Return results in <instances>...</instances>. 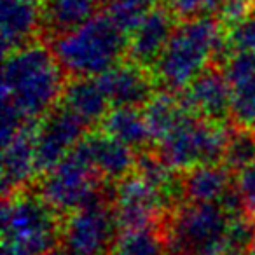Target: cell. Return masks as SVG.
Returning <instances> with one entry per match:
<instances>
[{
	"label": "cell",
	"instance_id": "obj_1",
	"mask_svg": "<svg viewBox=\"0 0 255 255\" xmlns=\"http://www.w3.org/2000/svg\"><path fill=\"white\" fill-rule=\"evenodd\" d=\"M65 88L63 68L49 47L33 42L5 54L2 103L11 105L28 123L53 112Z\"/></svg>",
	"mask_w": 255,
	"mask_h": 255
},
{
	"label": "cell",
	"instance_id": "obj_2",
	"mask_svg": "<svg viewBox=\"0 0 255 255\" xmlns=\"http://www.w3.org/2000/svg\"><path fill=\"white\" fill-rule=\"evenodd\" d=\"M224 39L220 26L210 16L184 19L175 32L164 53L154 67V74L166 91H184L194 82L217 54L222 51Z\"/></svg>",
	"mask_w": 255,
	"mask_h": 255
},
{
	"label": "cell",
	"instance_id": "obj_3",
	"mask_svg": "<svg viewBox=\"0 0 255 255\" xmlns=\"http://www.w3.org/2000/svg\"><path fill=\"white\" fill-rule=\"evenodd\" d=\"M53 53L63 72L74 79H98L123 61L128 53V35L107 14L86 25L56 35Z\"/></svg>",
	"mask_w": 255,
	"mask_h": 255
},
{
	"label": "cell",
	"instance_id": "obj_4",
	"mask_svg": "<svg viewBox=\"0 0 255 255\" xmlns=\"http://www.w3.org/2000/svg\"><path fill=\"white\" fill-rule=\"evenodd\" d=\"M231 219L219 203H187L171 217L164 240L177 255H226Z\"/></svg>",
	"mask_w": 255,
	"mask_h": 255
},
{
	"label": "cell",
	"instance_id": "obj_5",
	"mask_svg": "<svg viewBox=\"0 0 255 255\" xmlns=\"http://www.w3.org/2000/svg\"><path fill=\"white\" fill-rule=\"evenodd\" d=\"M54 212L40 194L16 192L2 208L4 241L25 248L32 255H46L58 245L61 227Z\"/></svg>",
	"mask_w": 255,
	"mask_h": 255
},
{
	"label": "cell",
	"instance_id": "obj_6",
	"mask_svg": "<svg viewBox=\"0 0 255 255\" xmlns=\"http://www.w3.org/2000/svg\"><path fill=\"white\" fill-rule=\"evenodd\" d=\"M229 136L224 124L189 116L166 138L159 142L157 156L175 171H191L199 166L220 164Z\"/></svg>",
	"mask_w": 255,
	"mask_h": 255
},
{
	"label": "cell",
	"instance_id": "obj_7",
	"mask_svg": "<svg viewBox=\"0 0 255 255\" xmlns=\"http://www.w3.org/2000/svg\"><path fill=\"white\" fill-rule=\"evenodd\" d=\"M100 177L79 143L58 166L44 173L40 196L58 213L77 212L100 199Z\"/></svg>",
	"mask_w": 255,
	"mask_h": 255
},
{
	"label": "cell",
	"instance_id": "obj_8",
	"mask_svg": "<svg viewBox=\"0 0 255 255\" xmlns=\"http://www.w3.org/2000/svg\"><path fill=\"white\" fill-rule=\"evenodd\" d=\"M112 205L102 198L72 212L61 227V245L74 255H109L117 240Z\"/></svg>",
	"mask_w": 255,
	"mask_h": 255
},
{
	"label": "cell",
	"instance_id": "obj_9",
	"mask_svg": "<svg viewBox=\"0 0 255 255\" xmlns=\"http://www.w3.org/2000/svg\"><path fill=\"white\" fill-rule=\"evenodd\" d=\"M88 128L65 107H58L35 129V154L39 171L47 173L61 163L86 138Z\"/></svg>",
	"mask_w": 255,
	"mask_h": 255
},
{
	"label": "cell",
	"instance_id": "obj_10",
	"mask_svg": "<svg viewBox=\"0 0 255 255\" xmlns=\"http://www.w3.org/2000/svg\"><path fill=\"white\" fill-rule=\"evenodd\" d=\"M164 206L163 196L140 175H129L117 182L112 208L121 231L152 229Z\"/></svg>",
	"mask_w": 255,
	"mask_h": 255
},
{
	"label": "cell",
	"instance_id": "obj_11",
	"mask_svg": "<svg viewBox=\"0 0 255 255\" xmlns=\"http://www.w3.org/2000/svg\"><path fill=\"white\" fill-rule=\"evenodd\" d=\"M184 107L196 117L220 123L231 116V88L224 70L208 68L182 91Z\"/></svg>",
	"mask_w": 255,
	"mask_h": 255
},
{
	"label": "cell",
	"instance_id": "obj_12",
	"mask_svg": "<svg viewBox=\"0 0 255 255\" xmlns=\"http://www.w3.org/2000/svg\"><path fill=\"white\" fill-rule=\"evenodd\" d=\"M173 12L156 5L145 14L135 32L128 37L129 61L142 68L156 67L175 32Z\"/></svg>",
	"mask_w": 255,
	"mask_h": 255
},
{
	"label": "cell",
	"instance_id": "obj_13",
	"mask_svg": "<svg viewBox=\"0 0 255 255\" xmlns=\"http://www.w3.org/2000/svg\"><path fill=\"white\" fill-rule=\"evenodd\" d=\"M96 81L112 109H140L145 107L154 96V79L149 77L145 68L138 67L133 61H121L119 65L100 75Z\"/></svg>",
	"mask_w": 255,
	"mask_h": 255
},
{
	"label": "cell",
	"instance_id": "obj_14",
	"mask_svg": "<svg viewBox=\"0 0 255 255\" xmlns=\"http://www.w3.org/2000/svg\"><path fill=\"white\" fill-rule=\"evenodd\" d=\"M222 70L231 88V117L240 129L255 131V54L231 53Z\"/></svg>",
	"mask_w": 255,
	"mask_h": 255
},
{
	"label": "cell",
	"instance_id": "obj_15",
	"mask_svg": "<svg viewBox=\"0 0 255 255\" xmlns=\"http://www.w3.org/2000/svg\"><path fill=\"white\" fill-rule=\"evenodd\" d=\"M46 21L40 0H2L0 2V42L5 54L33 44Z\"/></svg>",
	"mask_w": 255,
	"mask_h": 255
},
{
	"label": "cell",
	"instance_id": "obj_16",
	"mask_svg": "<svg viewBox=\"0 0 255 255\" xmlns=\"http://www.w3.org/2000/svg\"><path fill=\"white\" fill-rule=\"evenodd\" d=\"M35 129V123H28L18 135L2 143V187L5 196L19 192L39 173Z\"/></svg>",
	"mask_w": 255,
	"mask_h": 255
},
{
	"label": "cell",
	"instance_id": "obj_17",
	"mask_svg": "<svg viewBox=\"0 0 255 255\" xmlns=\"http://www.w3.org/2000/svg\"><path fill=\"white\" fill-rule=\"evenodd\" d=\"M81 145L96 173L105 180L121 182L129 177L136 168L138 159L135 156V150L105 133L86 136Z\"/></svg>",
	"mask_w": 255,
	"mask_h": 255
},
{
	"label": "cell",
	"instance_id": "obj_18",
	"mask_svg": "<svg viewBox=\"0 0 255 255\" xmlns=\"http://www.w3.org/2000/svg\"><path fill=\"white\" fill-rule=\"evenodd\" d=\"M61 102V107L74 114L86 128L102 124L112 110L96 79H74L68 82Z\"/></svg>",
	"mask_w": 255,
	"mask_h": 255
},
{
	"label": "cell",
	"instance_id": "obj_19",
	"mask_svg": "<svg viewBox=\"0 0 255 255\" xmlns=\"http://www.w3.org/2000/svg\"><path fill=\"white\" fill-rule=\"evenodd\" d=\"M189 203H222L233 191L229 168L222 164L199 166L187 171L182 180Z\"/></svg>",
	"mask_w": 255,
	"mask_h": 255
},
{
	"label": "cell",
	"instance_id": "obj_20",
	"mask_svg": "<svg viewBox=\"0 0 255 255\" xmlns=\"http://www.w3.org/2000/svg\"><path fill=\"white\" fill-rule=\"evenodd\" d=\"M103 133L129 149H142L149 142H152V135L147 126L143 110L133 107H119L112 109L102 123Z\"/></svg>",
	"mask_w": 255,
	"mask_h": 255
},
{
	"label": "cell",
	"instance_id": "obj_21",
	"mask_svg": "<svg viewBox=\"0 0 255 255\" xmlns=\"http://www.w3.org/2000/svg\"><path fill=\"white\" fill-rule=\"evenodd\" d=\"M142 110L143 116H145L147 126H149V131L152 135V140H156L157 143L163 138H166L189 116H192L184 107L182 100L170 95V93L154 95Z\"/></svg>",
	"mask_w": 255,
	"mask_h": 255
},
{
	"label": "cell",
	"instance_id": "obj_22",
	"mask_svg": "<svg viewBox=\"0 0 255 255\" xmlns=\"http://www.w3.org/2000/svg\"><path fill=\"white\" fill-rule=\"evenodd\" d=\"M100 2L102 0H47L44 16L47 25L60 35L96 18Z\"/></svg>",
	"mask_w": 255,
	"mask_h": 255
},
{
	"label": "cell",
	"instance_id": "obj_23",
	"mask_svg": "<svg viewBox=\"0 0 255 255\" xmlns=\"http://www.w3.org/2000/svg\"><path fill=\"white\" fill-rule=\"evenodd\" d=\"M136 175L143 178L147 184H150L161 196L164 198L166 205L173 201L177 196L184 194V185L182 180L178 182L177 171L170 168L159 156L152 154H143L136 161Z\"/></svg>",
	"mask_w": 255,
	"mask_h": 255
},
{
	"label": "cell",
	"instance_id": "obj_24",
	"mask_svg": "<svg viewBox=\"0 0 255 255\" xmlns=\"http://www.w3.org/2000/svg\"><path fill=\"white\" fill-rule=\"evenodd\" d=\"M166 240L154 229L121 231L109 255H166Z\"/></svg>",
	"mask_w": 255,
	"mask_h": 255
},
{
	"label": "cell",
	"instance_id": "obj_25",
	"mask_svg": "<svg viewBox=\"0 0 255 255\" xmlns=\"http://www.w3.org/2000/svg\"><path fill=\"white\" fill-rule=\"evenodd\" d=\"M107 4V18L126 35H131L152 9L143 0H110Z\"/></svg>",
	"mask_w": 255,
	"mask_h": 255
},
{
	"label": "cell",
	"instance_id": "obj_26",
	"mask_svg": "<svg viewBox=\"0 0 255 255\" xmlns=\"http://www.w3.org/2000/svg\"><path fill=\"white\" fill-rule=\"evenodd\" d=\"M224 163L229 170L241 171L255 163V131L240 129L229 136Z\"/></svg>",
	"mask_w": 255,
	"mask_h": 255
},
{
	"label": "cell",
	"instance_id": "obj_27",
	"mask_svg": "<svg viewBox=\"0 0 255 255\" xmlns=\"http://www.w3.org/2000/svg\"><path fill=\"white\" fill-rule=\"evenodd\" d=\"M227 42L233 53L255 54V9H252V12L243 21L231 26Z\"/></svg>",
	"mask_w": 255,
	"mask_h": 255
},
{
	"label": "cell",
	"instance_id": "obj_28",
	"mask_svg": "<svg viewBox=\"0 0 255 255\" xmlns=\"http://www.w3.org/2000/svg\"><path fill=\"white\" fill-rule=\"evenodd\" d=\"M173 14L184 19L210 16L212 12L219 14L226 0H168Z\"/></svg>",
	"mask_w": 255,
	"mask_h": 255
},
{
	"label": "cell",
	"instance_id": "obj_29",
	"mask_svg": "<svg viewBox=\"0 0 255 255\" xmlns=\"http://www.w3.org/2000/svg\"><path fill=\"white\" fill-rule=\"evenodd\" d=\"M234 189L243 203L245 212L255 213V163L238 171Z\"/></svg>",
	"mask_w": 255,
	"mask_h": 255
},
{
	"label": "cell",
	"instance_id": "obj_30",
	"mask_svg": "<svg viewBox=\"0 0 255 255\" xmlns=\"http://www.w3.org/2000/svg\"><path fill=\"white\" fill-rule=\"evenodd\" d=\"M2 255H32V254L26 252L25 248L18 247V245L4 241V245H2Z\"/></svg>",
	"mask_w": 255,
	"mask_h": 255
},
{
	"label": "cell",
	"instance_id": "obj_31",
	"mask_svg": "<svg viewBox=\"0 0 255 255\" xmlns=\"http://www.w3.org/2000/svg\"><path fill=\"white\" fill-rule=\"evenodd\" d=\"M46 255H74V254H72L70 250H67V248H65L61 243H58L56 247H54L51 252H47Z\"/></svg>",
	"mask_w": 255,
	"mask_h": 255
},
{
	"label": "cell",
	"instance_id": "obj_32",
	"mask_svg": "<svg viewBox=\"0 0 255 255\" xmlns=\"http://www.w3.org/2000/svg\"><path fill=\"white\" fill-rule=\"evenodd\" d=\"M143 2H145L149 7H156V5H159L161 0H143Z\"/></svg>",
	"mask_w": 255,
	"mask_h": 255
},
{
	"label": "cell",
	"instance_id": "obj_33",
	"mask_svg": "<svg viewBox=\"0 0 255 255\" xmlns=\"http://www.w3.org/2000/svg\"><path fill=\"white\" fill-rule=\"evenodd\" d=\"M247 255H255V245H254V247H252L250 248V252H248V254Z\"/></svg>",
	"mask_w": 255,
	"mask_h": 255
},
{
	"label": "cell",
	"instance_id": "obj_34",
	"mask_svg": "<svg viewBox=\"0 0 255 255\" xmlns=\"http://www.w3.org/2000/svg\"><path fill=\"white\" fill-rule=\"evenodd\" d=\"M102 2H110V0H102Z\"/></svg>",
	"mask_w": 255,
	"mask_h": 255
},
{
	"label": "cell",
	"instance_id": "obj_35",
	"mask_svg": "<svg viewBox=\"0 0 255 255\" xmlns=\"http://www.w3.org/2000/svg\"><path fill=\"white\" fill-rule=\"evenodd\" d=\"M254 222H255V220H254Z\"/></svg>",
	"mask_w": 255,
	"mask_h": 255
},
{
	"label": "cell",
	"instance_id": "obj_36",
	"mask_svg": "<svg viewBox=\"0 0 255 255\" xmlns=\"http://www.w3.org/2000/svg\"><path fill=\"white\" fill-rule=\"evenodd\" d=\"M250 2H252V0H250Z\"/></svg>",
	"mask_w": 255,
	"mask_h": 255
}]
</instances>
